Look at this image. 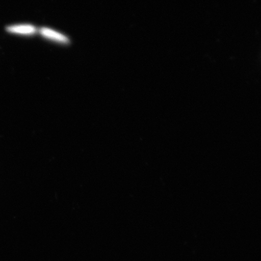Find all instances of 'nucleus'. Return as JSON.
<instances>
[{"instance_id":"obj_2","label":"nucleus","mask_w":261,"mask_h":261,"mask_svg":"<svg viewBox=\"0 0 261 261\" xmlns=\"http://www.w3.org/2000/svg\"><path fill=\"white\" fill-rule=\"evenodd\" d=\"M6 29L11 34L25 36L34 35L38 31L35 25L29 24L9 25Z\"/></svg>"},{"instance_id":"obj_1","label":"nucleus","mask_w":261,"mask_h":261,"mask_svg":"<svg viewBox=\"0 0 261 261\" xmlns=\"http://www.w3.org/2000/svg\"><path fill=\"white\" fill-rule=\"evenodd\" d=\"M42 37L47 40L58 42V43L67 44L70 40L66 35L48 28H42L39 31Z\"/></svg>"}]
</instances>
